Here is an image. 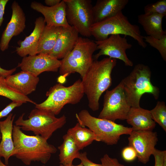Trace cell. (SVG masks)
Here are the masks:
<instances>
[{
	"mask_svg": "<svg viewBox=\"0 0 166 166\" xmlns=\"http://www.w3.org/2000/svg\"><path fill=\"white\" fill-rule=\"evenodd\" d=\"M96 47L94 41L79 37L73 49L61 60V76L65 78L76 72L83 78L93 63V54Z\"/></svg>",
	"mask_w": 166,
	"mask_h": 166,
	"instance_id": "cell-4",
	"label": "cell"
},
{
	"mask_svg": "<svg viewBox=\"0 0 166 166\" xmlns=\"http://www.w3.org/2000/svg\"><path fill=\"white\" fill-rule=\"evenodd\" d=\"M116 64V59L109 57L100 61L93 60L86 74L82 79L88 106L92 111L99 109L101 96L111 86V73Z\"/></svg>",
	"mask_w": 166,
	"mask_h": 166,
	"instance_id": "cell-2",
	"label": "cell"
},
{
	"mask_svg": "<svg viewBox=\"0 0 166 166\" xmlns=\"http://www.w3.org/2000/svg\"><path fill=\"white\" fill-rule=\"evenodd\" d=\"M24 114L23 113L15 121V125L23 130L32 131L35 135L40 136L47 140L66 122V117L64 115L58 118L52 113L36 108L31 111L28 119H23Z\"/></svg>",
	"mask_w": 166,
	"mask_h": 166,
	"instance_id": "cell-8",
	"label": "cell"
},
{
	"mask_svg": "<svg viewBox=\"0 0 166 166\" xmlns=\"http://www.w3.org/2000/svg\"><path fill=\"white\" fill-rule=\"evenodd\" d=\"M13 139L14 149L12 156L20 160L25 164L32 162L46 164L57 149L40 136H30L24 133L19 126L13 125Z\"/></svg>",
	"mask_w": 166,
	"mask_h": 166,
	"instance_id": "cell-1",
	"label": "cell"
},
{
	"mask_svg": "<svg viewBox=\"0 0 166 166\" xmlns=\"http://www.w3.org/2000/svg\"><path fill=\"white\" fill-rule=\"evenodd\" d=\"M61 26L45 25L42 33L37 54H49L53 50L62 28Z\"/></svg>",
	"mask_w": 166,
	"mask_h": 166,
	"instance_id": "cell-24",
	"label": "cell"
},
{
	"mask_svg": "<svg viewBox=\"0 0 166 166\" xmlns=\"http://www.w3.org/2000/svg\"><path fill=\"white\" fill-rule=\"evenodd\" d=\"M121 35H110L107 38L101 41H95L97 44L96 50L98 52L94 55L95 60H97L102 55L107 56L109 57L119 59L122 61L127 66H132V62L128 57L126 50L132 47L125 37Z\"/></svg>",
	"mask_w": 166,
	"mask_h": 166,
	"instance_id": "cell-11",
	"label": "cell"
},
{
	"mask_svg": "<svg viewBox=\"0 0 166 166\" xmlns=\"http://www.w3.org/2000/svg\"><path fill=\"white\" fill-rule=\"evenodd\" d=\"M152 119L166 131V106L164 101H158L155 107L150 110Z\"/></svg>",
	"mask_w": 166,
	"mask_h": 166,
	"instance_id": "cell-27",
	"label": "cell"
},
{
	"mask_svg": "<svg viewBox=\"0 0 166 166\" xmlns=\"http://www.w3.org/2000/svg\"><path fill=\"white\" fill-rule=\"evenodd\" d=\"M122 156L123 159L128 162L132 161L137 157L136 151L132 147L129 146L123 149Z\"/></svg>",
	"mask_w": 166,
	"mask_h": 166,
	"instance_id": "cell-30",
	"label": "cell"
},
{
	"mask_svg": "<svg viewBox=\"0 0 166 166\" xmlns=\"http://www.w3.org/2000/svg\"><path fill=\"white\" fill-rule=\"evenodd\" d=\"M66 5L68 23L79 34L87 38L91 36V28L94 24L91 0H64Z\"/></svg>",
	"mask_w": 166,
	"mask_h": 166,
	"instance_id": "cell-9",
	"label": "cell"
},
{
	"mask_svg": "<svg viewBox=\"0 0 166 166\" xmlns=\"http://www.w3.org/2000/svg\"><path fill=\"white\" fill-rule=\"evenodd\" d=\"M121 82L111 90H107L104 96L103 108L98 118L114 122L126 120L131 108Z\"/></svg>",
	"mask_w": 166,
	"mask_h": 166,
	"instance_id": "cell-10",
	"label": "cell"
},
{
	"mask_svg": "<svg viewBox=\"0 0 166 166\" xmlns=\"http://www.w3.org/2000/svg\"><path fill=\"white\" fill-rule=\"evenodd\" d=\"M11 7V17L2 33L0 40V49L2 51L8 49L12 38L22 32L26 27V16L21 7L17 2L14 1Z\"/></svg>",
	"mask_w": 166,
	"mask_h": 166,
	"instance_id": "cell-14",
	"label": "cell"
},
{
	"mask_svg": "<svg viewBox=\"0 0 166 166\" xmlns=\"http://www.w3.org/2000/svg\"><path fill=\"white\" fill-rule=\"evenodd\" d=\"M84 94L82 81L80 79L67 87L58 83L49 89L46 93L47 99L40 104H36L35 108L57 115L66 105L79 103Z\"/></svg>",
	"mask_w": 166,
	"mask_h": 166,
	"instance_id": "cell-7",
	"label": "cell"
},
{
	"mask_svg": "<svg viewBox=\"0 0 166 166\" xmlns=\"http://www.w3.org/2000/svg\"><path fill=\"white\" fill-rule=\"evenodd\" d=\"M73 26L63 27L51 53L49 54L58 59H63L73 49L79 37Z\"/></svg>",
	"mask_w": 166,
	"mask_h": 166,
	"instance_id": "cell-16",
	"label": "cell"
},
{
	"mask_svg": "<svg viewBox=\"0 0 166 166\" xmlns=\"http://www.w3.org/2000/svg\"><path fill=\"white\" fill-rule=\"evenodd\" d=\"M129 2L128 0H98L93 6L94 23L112 17L122 11Z\"/></svg>",
	"mask_w": 166,
	"mask_h": 166,
	"instance_id": "cell-19",
	"label": "cell"
},
{
	"mask_svg": "<svg viewBox=\"0 0 166 166\" xmlns=\"http://www.w3.org/2000/svg\"><path fill=\"white\" fill-rule=\"evenodd\" d=\"M144 42L157 49L162 58L166 61V34L160 39H157L150 36H144Z\"/></svg>",
	"mask_w": 166,
	"mask_h": 166,
	"instance_id": "cell-28",
	"label": "cell"
},
{
	"mask_svg": "<svg viewBox=\"0 0 166 166\" xmlns=\"http://www.w3.org/2000/svg\"><path fill=\"white\" fill-rule=\"evenodd\" d=\"M78 159L80 160L83 166H102L101 164L95 163L90 160L87 157L86 152H81Z\"/></svg>",
	"mask_w": 166,
	"mask_h": 166,
	"instance_id": "cell-34",
	"label": "cell"
},
{
	"mask_svg": "<svg viewBox=\"0 0 166 166\" xmlns=\"http://www.w3.org/2000/svg\"><path fill=\"white\" fill-rule=\"evenodd\" d=\"M22 104L21 102L12 101L0 112V119L8 116L15 108L20 106Z\"/></svg>",
	"mask_w": 166,
	"mask_h": 166,
	"instance_id": "cell-33",
	"label": "cell"
},
{
	"mask_svg": "<svg viewBox=\"0 0 166 166\" xmlns=\"http://www.w3.org/2000/svg\"><path fill=\"white\" fill-rule=\"evenodd\" d=\"M60 166H83L82 165V164L81 163L80 164L77 165H73V164H72L71 165H60Z\"/></svg>",
	"mask_w": 166,
	"mask_h": 166,
	"instance_id": "cell-38",
	"label": "cell"
},
{
	"mask_svg": "<svg viewBox=\"0 0 166 166\" xmlns=\"http://www.w3.org/2000/svg\"><path fill=\"white\" fill-rule=\"evenodd\" d=\"M164 16L157 14H142L138 16V21L147 36L160 39L166 34L163 30L162 22Z\"/></svg>",
	"mask_w": 166,
	"mask_h": 166,
	"instance_id": "cell-22",
	"label": "cell"
},
{
	"mask_svg": "<svg viewBox=\"0 0 166 166\" xmlns=\"http://www.w3.org/2000/svg\"><path fill=\"white\" fill-rule=\"evenodd\" d=\"M151 76V71L148 65L138 64L121 81L127 101L131 107H140V99L145 93L152 94L156 100L158 98L159 89L152 84Z\"/></svg>",
	"mask_w": 166,
	"mask_h": 166,
	"instance_id": "cell-3",
	"label": "cell"
},
{
	"mask_svg": "<svg viewBox=\"0 0 166 166\" xmlns=\"http://www.w3.org/2000/svg\"><path fill=\"white\" fill-rule=\"evenodd\" d=\"M30 7L44 16V21L47 26L62 27L70 26L66 19V5L64 0L53 6H46L39 2H33Z\"/></svg>",
	"mask_w": 166,
	"mask_h": 166,
	"instance_id": "cell-15",
	"label": "cell"
},
{
	"mask_svg": "<svg viewBox=\"0 0 166 166\" xmlns=\"http://www.w3.org/2000/svg\"><path fill=\"white\" fill-rule=\"evenodd\" d=\"M62 138V144L58 147L60 152L59 157L60 165L72 164L74 160L78 158L80 153V150L69 134L66 133Z\"/></svg>",
	"mask_w": 166,
	"mask_h": 166,
	"instance_id": "cell-23",
	"label": "cell"
},
{
	"mask_svg": "<svg viewBox=\"0 0 166 166\" xmlns=\"http://www.w3.org/2000/svg\"><path fill=\"white\" fill-rule=\"evenodd\" d=\"M128 138V146L136 151L139 161L147 163L156 149L158 141L157 133L152 130H133Z\"/></svg>",
	"mask_w": 166,
	"mask_h": 166,
	"instance_id": "cell-12",
	"label": "cell"
},
{
	"mask_svg": "<svg viewBox=\"0 0 166 166\" xmlns=\"http://www.w3.org/2000/svg\"><path fill=\"white\" fill-rule=\"evenodd\" d=\"M16 70V68L10 70H6L0 67V76L6 78L11 75Z\"/></svg>",
	"mask_w": 166,
	"mask_h": 166,
	"instance_id": "cell-36",
	"label": "cell"
},
{
	"mask_svg": "<svg viewBox=\"0 0 166 166\" xmlns=\"http://www.w3.org/2000/svg\"><path fill=\"white\" fill-rule=\"evenodd\" d=\"M61 64V60L49 54L39 53L23 57L18 67L38 77L44 72H57Z\"/></svg>",
	"mask_w": 166,
	"mask_h": 166,
	"instance_id": "cell-13",
	"label": "cell"
},
{
	"mask_svg": "<svg viewBox=\"0 0 166 166\" xmlns=\"http://www.w3.org/2000/svg\"><path fill=\"white\" fill-rule=\"evenodd\" d=\"M91 33L97 41L104 40L110 35L122 34L131 37L144 48L147 45L139 27L131 23L122 11L112 17L94 23L91 28Z\"/></svg>",
	"mask_w": 166,
	"mask_h": 166,
	"instance_id": "cell-6",
	"label": "cell"
},
{
	"mask_svg": "<svg viewBox=\"0 0 166 166\" xmlns=\"http://www.w3.org/2000/svg\"><path fill=\"white\" fill-rule=\"evenodd\" d=\"M61 1V0H45V2L48 6H55Z\"/></svg>",
	"mask_w": 166,
	"mask_h": 166,
	"instance_id": "cell-37",
	"label": "cell"
},
{
	"mask_svg": "<svg viewBox=\"0 0 166 166\" xmlns=\"http://www.w3.org/2000/svg\"><path fill=\"white\" fill-rule=\"evenodd\" d=\"M0 95L5 97L12 101L26 103L29 102L34 105L36 104L27 96L15 91L7 84L6 78L0 76Z\"/></svg>",
	"mask_w": 166,
	"mask_h": 166,
	"instance_id": "cell-26",
	"label": "cell"
},
{
	"mask_svg": "<svg viewBox=\"0 0 166 166\" xmlns=\"http://www.w3.org/2000/svg\"><path fill=\"white\" fill-rule=\"evenodd\" d=\"M67 133L72 138L79 150L96 141L93 132L89 128L82 127L77 122L73 127L69 129Z\"/></svg>",
	"mask_w": 166,
	"mask_h": 166,
	"instance_id": "cell-25",
	"label": "cell"
},
{
	"mask_svg": "<svg viewBox=\"0 0 166 166\" xmlns=\"http://www.w3.org/2000/svg\"><path fill=\"white\" fill-rule=\"evenodd\" d=\"M144 14H157L166 16V0H160L144 6Z\"/></svg>",
	"mask_w": 166,
	"mask_h": 166,
	"instance_id": "cell-29",
	"label": "cell"
},
{
	"mask_svg": "<svg viewBox=\"0 0 166 166\" xmlns=\"http://www.w3.org/2000/svg\"><path fill=\"white\" fill-rule=\"evenodd\" d=\"M15 115L10 113L6 119L0 121V131L2 135L0 143V157H3L5 164L8 165L10 158L12 156L14 149L13 139V123Z\"/></svg>",
	"mask_w": 166,
	"mask_h": 166,
	"instance_id": "cell-20",
	"label": "cell"
},
{
	"mask_svg": "<svg viewBox=\"0 0 166 166\" xmlns=\"http://www.w3.org/2000/svg\"><path fill=\"white\" fill-rule=\"evenodd\" d=\"M100 160L102 166H125L121 164L117 158L111 157L106 154L101 158Z\"/></svg>",
	"mask_w": 166,
	"mask_h": 166,
	"instance_id": "cell-31",
	"label": "cell"
},
{
	"mask_svg": "<svg viewBox=\"0 0 166 166\" xmlns=\"http://www.w3.org/2000/svg\"><path fill=\"white\" fill-rule=\"evenodd\" d=\"M133 130H152L156 126L150 110L140 107H131L126 119Z\"/></svg>",
	"mask_w": 166,
	"mask_h": 166,
	"instance_id": "cell-21",
	"label": "cell"
},
{
	"mask_svg": "<svg viewBox=\"0 0 166 166\" xmlns=\"http://www.w3.org/2000/svg\"><path fill=\"white\" fill-rule=\"evenodd\" d=\"M152 155L155 159V166H164V160L166 156V151L156 149Z\"/></svg>",
	"mask_w": 166,
	"mask_h": 166,
	"instance_id": "cell-32",
	"label": "cell"
},
{
	"mask_svg": "<svg viewBox=\"0 0 166 166\" xmlns=\"http://www.w3.org/2000/svg\"><path fill=\"white\" fill-rule=\"evenodd\" d=\"M34 29L30 35L24 40L18 42L19 46L16 48V51L21 57L37 55L41 35L46 25L44 18L42 17L36 19Z\"/></svg>",
	"mask_w": 166,
	"mask_h": 166,
	"instance_id": "cell-17",
	"label": "cell"
},
{
	"mask_svg": "<svg viewBox=\"0 0 166 166\" xmlns=\"http://www.w3.org/2000/svg\"><path fill=\"white\" fill-rule=\"evenodd\" d=\"M7 85L15 91L25 96L35 91L39 79L26 71H22L6 78Z\"/></svg>",
	"mask_w": 166,
	"mask_h": 166,
	"instance_id": "cell-18",
	"label": "cell"
},
{
	"mask_svg": "<svg viewBox=\"0 0 166 166\" xmlns=\"http://www.w3.org/2000/svg\"><path fill=\"white\" fill-rule=\"evenodd\" d=\"M42 166H45V165H42Z\"/></svg>",
	"mask_w": 166,
	"mask_h": 166,
	"instance_id": "cell-40",
	"label": "cell"
},
{
	"mask_svg": "<svg viewBox=\"0 0 166 166\" xmlns=\"http://www.w3.org/2000/svg\"><path fill=\"white\" fill-rule=\"evenodd\" d=\"M8 0H0V26H1L3 20L5 7Z\"/></svg>",
	"mask_w": 166,
	"mask_h": 166,
	"instance_id": "cell-35",
	"label": "cell"
},
{
	"mask_svg": "<svg viewBox=\"0 0 166 166\" xmlns=\"http://www.w3.org/2000/svg\"><path fill=\"white\" fill-rule=\"evenodd\" d=\"M78 122L83 127H87L94 133L96 141H101L108 145L117 144L121 136L129 135L132 129L117 124L115 122L92 116L86 109L76 114Z\"/></svg>",
	"mask_w": 166,
	"mask_h": 166,
	"instance_id": "cell-5",
	"label": "cell"
},
{
	"mask_svg": "<svg viewBox=\"0 0 166 166\" xmlns=\"http://www.w3.org/2000/svg\"><path fill=\"white\" fill-rule=\"evenodd\" d=\"M0 166H10L4 164L2 161L0 157Z\"/></svg>",
	"mask_w": 166,
	"mask_h": 166,
	"instance_id": "cell-39",
	"label": "cell"
}]
</instances>
